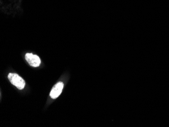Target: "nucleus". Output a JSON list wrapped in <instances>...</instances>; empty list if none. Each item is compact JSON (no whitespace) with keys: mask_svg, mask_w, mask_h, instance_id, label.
Instances as JSON below:
<instances>
[{"mask_svg":"<svg viewBox=\"0 0 169 127\" xmlns=\"http://www.w3.org/2000/svg\"><path fill=\"white\" fill-rule=\"evenodd\" d=\"M8 78L10 83L18 89L22 90L25 88V81L16 73H9Z\"/></svg>","mask_w":169,"mask_h":127,"instance_id":"obj_1","label":"nucleus"},{"mask_svg":"<svg viewBox=\"0 0 169 127\" xmlns=\"http://www.w3.org/2000/svg\"><path fill=\"white\" fill-rule=\"evenodd\" d=\"M25 58L28 64L31 66L36 67L39 66L41 64V59L37 55L32 53H26L25 55Z\"/></svg>","mask_w":169,"mask_h":127,"instance_id":"obj_2","label":"nucleus"},{"mask_svg":"<svg viewBox=\"0 0 169 127\" xmlns=\"http://www.w3.org/2000/svg\"><path fill=\"white\" fill-rule=\"evenodd\" d=\"M64 83L62 82H59L56 84L51 91L50 96L52 99H56L58 97L62 92L64 88Z\"/></svg>","mask_w":169,"mask_h":127,"instance_id":"obj_3","label":"nucleus"}]
</instances>
